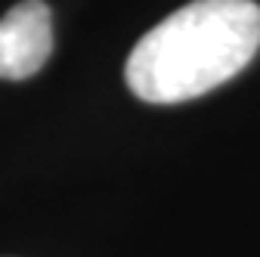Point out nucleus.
<instances>
[{
  "mask_svg": "<svg viewBox=\"0 0 260 257\" xmlns=\"http://www.w3.org/2000/svg\"><path fill=\"white\" fill-rule=\"evenodd\" d=\"M260 50L254 0H192L130 50L124 78L152 106H177L236 78Z\"/></svg>",
  "mask_w": 260,
  "mask_h": 257,
  "instance_id": "f257e3e1",
  "label": "nucleus"
},
{
  "mask_svg": "<svg viewBox=\"0 0 260 257\" xmlns=\"http://www.w3.org/2000/svg\"><path fill=\"white\" fill-rule=\"evenodd\" d=\"M53 53V13L44 0H22L0 19V78H35Z\"/></svg>",
  "mask_w": 260,
  "mask_h": 257,
  "instance_id": "f03ea898",
  "label": "nucleus"
}]
</instances>
